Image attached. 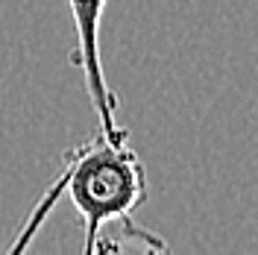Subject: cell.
<instances>
[{
	"mask_svg": "<svg viewBox=\"0 0 258 255\" xmlns=\"http://www.w3.org/2000/svg\"><path fill=\"white\" fill-rule=\"evenodd\" d=\"M62 194H71V203L82 217L85 255L167 249V240L132 220V211L147 203V167L141 156L129 147V138L97 135L74 144L62 156V170L56 182L47 185V191L35 203L9 252H24L30 246Z\"/></svg>",
	"mask_w": 258,
	"mask_h": 255,
	"instance_id": "6da1fadb",
	"label": "cell"
},
{
	"mask_svg": "<svg viewBox=\"0 0 258 255\" xmlns=\"http://www.w3.org/2000/svg\"><path fill=\"white\" fill-rule=\"evenodd\" d=\"M106 3L109 0H68L71 18H74V32H77V50L71 53V62L85 77V91L94 106V114L100 117L103 135L106 138H129V129L117 123L120 100L109 88L106 74H103V59H100V21L106 12Z\"/></svg>",
	"mask_w": 258,
	"mask_h": 255,
	"instance_id": "7a4b0ae2",
	"label": "cell"
}]
</instances>
